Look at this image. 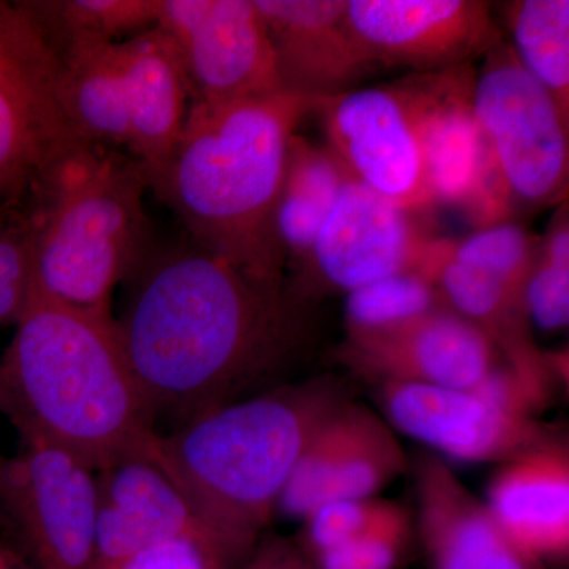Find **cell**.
<instances>
[{"label": "cell", "instance_id": "obj_18", "mask_svg": "<svg viewBox=\"0 0 569 569\" xmlns=\"http://www.w3.org/2000/svg\"><path fill=\"white\" fill-rule=\"evenodd\" d=\"M182 537L211 535L167 473L148 456L97 471V563ZM217 548V546H216Z\"/></svg>", "mask_w": 569, "mask_h": 569}, {"label": "cell", "instance_id": "obj_19", "mask_svg": "<svg viewBox=\"0 0 569 569\" xmlns=\"http://www.w3.org/2000/svg\"><path fill=\"white\" fill-rule=\"evenodd\" d=\"M492 518L523 552L541 563L569 556V443L563 432L500 463L485 500Z\"/></svg>", "mask_w": 569, "mask_h": 569}, {"label": "cell", "instance_id": "obj_17", "mask_svg": "<svg viewBox=\"0 0 569 569\" xmlns=\"http://www.w3.org/2000/svg\"><path fill=\"white\" fill-rule=\"evenodd\" d=\"M266 22L283 91L331 99L378 70L348 22V0H253Z\"/></svg>", "mask_w": 569, "mask_h": 569}, {"label": "cell", "instance_id": "obj_15", "mask_svg": "<svg viewBox=\"0 0 569 569\" xmlns=\"http://www.w3.org/2000/svg\"><path fill=\"white\" fill-rule=\"evenodd\" d=\"M328 149L347 173L407 211L436 208L413 127L395 84L321 100Z\"/></svg>", "mask_w": 569, "mask_h": 569}, {"label": "cell", "instance_id": "obj_11", "mask_svg": "<svg viewBox=\"0 0 569 569\" xmlns=\"http://www.w3.org/2000/svg\"><path fill=\"white\" fill-rule=\"evenodd\" d=\"M381 417L441 459L500 463L560 436L556 426L498 406L477 389L376 385Z\"/></svg>", "mask_w": 569, "mask_h": 569}, {"label": "cell", "instance_id": "obj_24", "mask_svg": "<svg viewBox=\"0 0 569 569\" xmlns=\"http://www.w3.org/2000/svg\"><path fill=\"white\" fill-rule=\"evenodd\" d=\"M503 11L516 58L569 122L568 0H516L505 3Z\"/></svg>", "mask_w": 569, "mask_h": 569}, {"label": "cell", "instance_id": "obj_34", "mask_svg": "<svg viewBox=\"0 0 569 569\" xmlns=\"http://www.w3.org/2000/svg\"><path fill=\"white\" fill-rule=\"evenodd\" d=\"M236 569H318L296 539L266 533Z\"/></svg>", "mask_w": 569, "mask_h": 569}, {"label": "cell", "instance_id": "obj_25", "mask_svg": "<svg viewBox=\"0 0 569 569\" xmlns=\"http://www.w3.org/2000/svg\"><path fill=\"white\" fill-rule=\"evenodd\" d=\"M52 51L70 40L122 41L157 26L159 0H36L24 2Z\"/></svg>", "mask_w": 569, "mask_h": 569}, {"label": "cell", "instance_id": "obj_16", "mask_svg": "<svg viewBox=\"0 0 569 569\" xmlns=\"http://www.w3.org/2000/svg\"><path fill=\"white\" fill-rule=\"evenodd\" d=\"M415 535L429 569H546L512 541L485 501L447 460L430 451L410 459Z\"/></svg>", "mask_w": 569, "mask_h": 569}, {"label": "cell", "instance_id": "obj_26", "mask_svg": "<svg viewBox=\"0 0 569 569\" xmlns=\"http://www.w3.org/2000/svg\"><path fill=\"white\" fill-rule=\"evenodd\" d=\"M443 307L436 284L419 272L385 277L346 293L347 336L387 331Z\"/></svg>", "mask_w": 569, "mask_h": 569}, {"label": "cell", "instance_id": "obj_14", "mask_svg": "<svg viewBox=\"0 0 569 569\" xmlns=\"http://www.w3.org/2000/svg\"><path fill=\"white\" fill-rule=\"evenodd\" d=\"M410 471V458L378 411L353 397L318 426L296 463L277 511L305 520L329 501L378 497Z\"/></svg>", "mask_w": 569, "mask_h": 569}, {"label": "cell", "instance_id": "obj_10", "mask_svg": "<svg viewBox=\"0 0 569 569\" xmlns=\"http://www.w3.org/2000/svg\"><path fill=\"white\" fill-rule=\"evenodd\" d=\"M430 239L413 212L347 173L306 268L288 283L310 302L325 290L348 293L385 277L418 272Z\"/></svg>", "mask_w": 569, "mask_h": 569}, {"label": "cell", "instance_id": "obj_1", "mask_svg": "<svg viewBox=\"0 0 569 569\" xmlns=\"http://www.w3.org/2000/svg\"><path fill=\"white\" fill-rule=\"evenodd\" d=\"M116 331L153 421L178 426L283 385L310 342L309 302L192 242L151 249ZM174 427V429H176Z\"/></svg>", "mask_w": 569, "mask_h": 569}, {"label": "cell", "instance_id": "obj_35", "mask_svg": "<svg viewBox=\"0 0 569 569\" xmlns=\"http://www.w3.org/2000/svg\"><path fill=\"white\" fill-rule=\"evenodd\" d=\"M0 569H39L6 520H0Z\"/></svg>", "mask_w": 569, "mask_h": 569}, {"label": "cell", "instance_id": "obj_5", "mask_svg": "<svg viewBox=\"0 0 569 569\" xmlns=\"http://www.w3.org/2000/svg\"><path fill=\"white\" fill-rule=\"evenodd\" d=\"M144 168L129 152L78 140L37 178L24 209L32 293L111 317L116 287L151 252Z\"/></svg>", "mask_w": 569, "mask_h": 569}, {"label": "cell", "instance_id": "obj_12", "mask_svg": "<svg viewBox=\"0 0 569 569\" xmlns=\"http://www.w3.org/2000/svg\"><path fill=\"white\" fill-rule=\"evenodd\" d=\"M347 17L377 69H456L485 58L503 40L482 0H348Z\"/></svg>", "mask_w": 569, "mask_h": 569}, {"label": "cell", "instance_id": "obj_30", "mask_svg": "<svg viewBox=\"0 0 569 569\" xmlns=\"http://www.w3.org/2000/svg\"><path fill=\"white\" fill-rule=\"evenodd\" d=\"M399 507L378 497L329 501L301 520V533L295 539L307 556L316 557L373 529Z\"/></svg>", "mask_w": 569, "mask_h": 569}, {"label": "cell", "instance_id": "obj_32", "mask_svg": "<svg viewBox=\"0 0 569 569\" xmlns=\"http://www.w3.org/2000/svg\"><path fill=\"white\" fill-rule=\"evenodd\" d=\"M93 569H231L209 539L182 537L138 550L123 559L93 565Z\"/></svg>", "mask_w": 569, "mask_h": 569}, {"label": "cell", "instance_id": "obj_2", "mask_svg": "<svg viewBox=\"0 0 569 569\" xmlns=\"http://www.w3.org/2000/svg\"><path fill=\"white\" fill-rule=\"evenodd\" d=\"M320 102L277 91L220 107L190 104L181 138L151 183L187 241L247 274L288 282L277 201L291 138Z\"/></svg>", "mask_w": 569, "mask_h": 569}, {"label": "cell", "instance_id": "obj_28", "mask_svg": "<svg viewBox=\"0 0 569 569\" xmlns=\"http://www.w3.org/2000/svg\"><path fill=\"white\" fill-rule=\"evenodd\" d=\"M449 257L496 277L522 305L523 287L537 258L539 239L516 223L479 228L462 239H443Z\"/></svg>", "mask_w": 569, "mask_h": 569}, {"label": "cell", "instance_id": "obj_33", "mask_svg": "<svg viewBox=\"0 0 569 569\" xmlns=\"http://www.w3.org/2000/svg\"><path fill=\"white\" fill-rule=\"evenodd\" d=\"M51 52L54 51L26 3L0 0V74Z\"/></svg>", "mask_w": 569, "mask_h": 569}, {"label": "cell", "instance_id": "obj_13", "mask_svg": "<svg viewBox=\"0 0 569 569\" xmlns=\"http://www.w3.org/2000/svg\"><path fill=\"white\" fill-rule=\"evenodd\" d=\"M336 358L372 387L478 389L507 366L488 335L448 307L387 331L347 336Z\"/></svg>", "mask_w": 569, "mask_h": 569}, {"label": "cell", "instance_id": "obj_23", "mask_svg": "<svg viewBox=\"0 0 569 569\" xmlns=\"http://www.w3.org/2000/svg\"><path fill=\"white\" fill-rule=\"evenodd\" d=\"M347 171L328 148L296 133L276 209V231L287 260L288 282L306 268Z\"/></svg>", "mask_w": 569, "mask_h": 569}, {"label": "cell", "instance_id": "obj_22", "mask_svg": "<svg viewBox=\"0 0 569 569\" xmlns=\"http://www.w3.org/2000/svg\"><path fill=\"white\" fill-rule=\"evenodd\" d=\"M54 52L56 92L71 127L86 141L127 152L129 110L119 41L70 40Z\"/></svg>", "mask_w": 569, "mask_h": 569}, {"label": "cell", "instance_id": "obj_27", "mask_svg": "<svg viewBox=\"0 0 569 569\" xmlns=\"http://www.w3.org/2000/svg\"><path fill=\"white\" fill-rule=\"evenodd\" d=\"M529 325L542 332H560L569 323V223L568 211L557 213L552 227L539 239L533 268L522 293Z\"/></svg>", "mask_w": 569, "mask_h": 569}, {"label": "cell", "instance_id": "obj_6", "mask_svg": "<svg viewBox=\"0 0 569 569\" xmlns=\"http://www.w3.org/2000/svg\"><path fill=\"white\" fill-rule=\"evenodd\" d=\"M473 108L509 203L546 206L567 197L569 122L508 41L482 58Z\"/></svg>", "mask_w": 569, "mask_h": 569}, {"label": "cell", "instance_id": "obj_21", "mask_svg": "<svg viewBox=\"0 0 569 569\" xmlns=\"http://www.w3.org/2000/svg\"><path fill=\"white\" fill-rule=\"evenodd\" d=\"M130 140L127 152L148 174L149 187L173 153L190 108L181 52L160 28L119 41Z\"/></svg>", "mask_w": 569, "mask_h": 569}, {"label": "cell", "instance_id": "obj_29", "mask_svg": "<svg viewBox=\"0 0 569 569\" xmlns=\"http://www.w3.org/2000/svg\"><path fill=\"white\" fill-rule=\"evenodd\" d=\"M413 539H417L413 516L399 507L373 529L310 560L318 569H400Z\"/></svg>", "mask_w": 569, "mask_h": 569}, {"label": "cell", "instance_id": "obj_4", "mask_svg": "<svg viewBox=\"0 0 569 569\" xmlns=\"http://www.w3.org/2000/svg\"><path fill=\"white\" fill-rule=\"evenodd\" d=\"M351 397L346 381L331 376L279 385L157 433L148 458L236 569L264 537L318 426Z\"/></svg>", "mask_w": 569, "mask_h": 569}, {"label": "cell", "instance_id": "obj_3", "mask_svg": "<svg viewBox=\"0 0 569 569\" xmlns=\"http://www.w3.org/2000/svg\"><path fill=\"white\" fill-rule=\"evenodd\" d=\"M0 358V413L21 440H41L92 470L148 456L151 413L112 317L31 293Z\"/></svg>", "mask_w": 569, "mask_h": 569}, {"label": "cell", "instance_id": "obj_20", "mask_svg": "<svg viewBox=\"0 0 569 569\" xmlns=\"http://www.w3.org/2000/svg\"><path fill=\"white\" fill-rule=\"evenodd\" d=\"M56 52L0 74V206H24L58 153L84 140L56 92Z\"/></svg>", "mask_w": 569, "mask_h": 569}, {"label": "cell", "instance_id": "obj_8", "mask_svg": "<svg viewBox=\"0 0 569 569\" xmlns=\"http://www.w3.org/2000/svg\"><path fill=\"white\" fill-rule=\"evenodd\" d=\"M3 520L39 569H93L97 471L66 449L22 440L0 468Z\"/></svg>", "mask_w": 569, "mask_h": 569}, {"label": "cell", "instance_id": "obj_31", "mask_svg": "<svg viewBox=\"0 0 569 569\" xmlns=\"http://www.w3.org/2000/svg\"><path fill=\"white\" fill-rule=\"evenodd\" d=\"M31 250L24 206H0V326L17 323L31 298Z\"/></svg>", "mask_w": 569, "mask_h": 569}, {"label": "cell", "instance_id": "obj_36", "mask_svg": "<svg viewBox=\"0 0 569 569\" xmlns=\"http://www.w3.org/2000/svg\"><path fill=\"white\" fill-rule=\"evenodd\" d=\"M3 459H0V468H2Z\"/></svg>", "mask_w": 569, "mask_h": 569}, {"label": "cell", "instance_id": "obj_9", "mask_svg": "<svg viewBox=\"0 0 569 569\" xmlns=\"http://www.w3.org/2000/svg\"><path fill=\"white\" fill-rule=\"evenodd\" d=\"M157 28L181 52L190 104L220 107L283 91L253 0H159Z\"/></svg>", "mask_w": 569, "mask_h": 569}, {"label": "cell", "instance_id": "obj_7", "mask_svg": "<svg viewBox=\"0 0 569 569\" xmlns=\"http://www.w3.org/2000/svg\"><path fill=\"white\" fill-rule=\"evenodd\" d=\"M475 73L473 63L411 73L395 88L417 137L433 206L462 209L485 228L503 222L509 200L475 114Z\"/></svg>", "mask_w": 569, "mask_h": 569}]
</instances>
